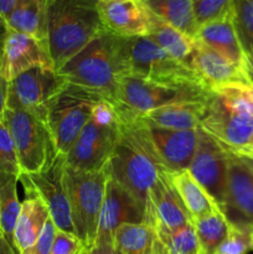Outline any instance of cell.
I'll use <instances>...</instances> for the list:
<instances>
[{"label": "cell", "instance_id": "obj_8", "mask_svg": "<svg viewBox=\"0 0 253 254\" xmlns=\"http://www.w3.org/2000/svg\"><path fill=\"white\" fill-rule=\"evenodd\" d=\"M123 44L128 68L126 76L164 86H203L192 68L170 56L149 36L124 37Z\"/></svg>", "mask_w": 253, "mask_h": 254}, {"label": "cell", "instance_id": "obj_1", "mask_svg": "<svg viewBox=\"0 0 253 254\" xmlns=\"http://www.w3.org/2000/svg\"><path fill=\"white\" fill-rule=\"evenodd\" d=\"M108 165L111 178L130 192L144 210L153 186L168 173L149 129L138 121L122 122L121 138Z\"/></svg>", "mask_w": 253, "mask_h": 254}, {"label": "cell", "instance_id": "obj_34", "mask_svg": "<svg viewBox=\"0 0 253 254\" xmlns=\"http://www.w3.org/2000/svg\"><path fill=\"white\" fill-rule=\"evenodd\" d=\"M232 1L233 0H193V14L197 27L228 14Z\"/></svg>", "mask_w": 253, "mask_h": 254}, {"label": "cell", "instance_id": "obj_30", "mask_svg": "<svg viewBox=\"0 0 253 254\" xmlns=\"http://www.w3.org/2000/svg\"><path fill=\"white\" fill-rule=\"evenodd\" d=\"M192 225L197 236L200 254H215L231 227V222L221 210L197 218Z\"/></svg>", "mask_w": 253, "mask_h": 254}, {"label": "cell", "instance_id": "obj_18", "mask_svg": "<svg viewBox=\"0 0 253 254\" xmlns=\"http://www.w3.org/2000/svg\"><path fill=\"white\" fill-rule=\"evenodd\" d=\"M227 197L223 213L232 223L253 227V171L238 155L228 151Z\"/></svg>", "mask_w": 253, "mask_h": 254}, {"label": "cell", "instance_id": "obj_46", "mask_svg": "<svg viewBox=\"0 0 253 254\" xmlns=\"http://www.w3.org/2000/svg\"><path fill=\"white\" fill-rule=\"evenodd\" d=\"M241 159H242L243 161H245L246 164H247L248 168L251 169V170L253 171V159H250V158H245V156H240Z\"/></svg>", "mask_w": 253, "mask_h": 254}, {"label": "cell", "instance_id": "obj_47", "mask_svg": "<svg viewBox=\"0 0 253 254\" xmlns=\"http://www.w3.org/2000/svg\"><path fill=\"white\" fill-rule=\"evenodd\" d=\"M246 92H247V94H248V97H250L251 101L253 102V86L246 87Z\"/></svg>", "mask_w": 253, "mask_h": 254}, {"label": "cell", "instance_id": "obj_5", "mask_svg": "<svg viewBox=\"0 0 253 254\" xmlns=\"http://www.w3.org/2000/svg\"><path fill=\"white\" fill-rule=\"evenodd\" d=\"M111 179L109 165L96 171H81L66 166V185L68 193L72 226L82 243L83 252L96 245L99 215Z\"/></svg>", "mask_w": 253, "mask_h": 254}, {"label": "cell", "instance_id": "obj_9", "mask_svg": "<svg viewBox=\"0 0 253 254\" xmlns=\"http://www.w3.org/2000/svg\"><path fill=\"white\" fill-rule=\"evenodd\" d=\"M4 123L12 138L21 173H40L52 165L59 153L45 119L29 112L6 108Z\"/></svg>", "mask_w": 253, "mask_h": 254}, {"label": "cell", "instance_id": "obj_29", "mask_svg": "<svg viewBox=\"0 0 253 254\" xmlns=\"http://www.w3.org/2000/svg\"><path fill=\"white\" fill-rule=\"evenodd\" d=\"M19 176L0 171V232L14 247V228L21 208L17 196Z\"/></svg>", "mask_w": 253, "mask_h": 254}, {"label": "cell", "instance_id": "obj_39", "mask_svg": "<svg viewBox=\"0 0 253 254\" xmlns=\"http://www.w3.org/2000/svg\"><path fill=\"white\" fill-rule=\"evenodd\" d=\"M7 98V82L2 78L0 73V122L4 121V113L6 109Z\"/></svg>", "mask_w": 253, "mask_h": 254}, {"label": "cell", "instance_id": "obj_31", "mask_svg": "<svg viewBox=\"0 0 253 254\" xmlns=\"http://www.w3.org/2000/svg\"><path fill=\"white\" fill-rule=\"evenodd\" d=\"M158 246L155 254H200L197 236L192 223L176 231L156 230Z\"/></svg>", "mask_w": 253, "mask_h": 254}, {"label": "cell", "instance_id": "obj_45", "mask_svg": "<svg viewBox=\"0 0 253 254\" xmlns=\"http://www.w3.org/2000/svg\"><path fill=\"white\" fill-rule=\"evenodd\" d=\"M247 71H248V74H250L251 79H252L253 82V56L247 57Z\"/></svg>", "mask_w": 253, "mask_h": 254}, {"label": "cell", "instance_id": "obj_12", "mask_svg": "<svg viewBox=\"0 0 253 254\" xmlns=\"http://www.w3.org/2000/svg\"><path fill=\"white\" fill-rule=\"evenodd\" d=\"M228 150L213 136L198 129V140L195 155L189 171L195 180L212 196L223 212L227 197Z\"/></svg>", "mask_w": 253, "mask_h": 254}, {"label": "cell", "instance_id": "obj_14", "mask_svg": "<svg viewBox=\"0 0 253 254\" xmlns=\"http://www.w3.org/2000/svg\"><path fill=\"white\" fill-rule=\"evenodd\" d=\"M144 221L145 210L143 206L123 186L109 179L99 215L96 245H113L114 233L122 225Z\"/></svg>", "mask_w": 253, "mask_h": 254}, {"label": "cell", "instance_id": "obj_16", "mask_svg": "<svg viewBox=\"0 0 253 254\" xmlns=\"http://www.w3.org/2000/svg\"><path fill=\"white\" fill-rule=\"evenodd\" d=\"M32 67L54 68L49 51L34 37L7 29L0 56V73L2 78L9 83Z\"/></svg>", "mask_w": 253, "mask_h": 254}, {"label": "cell", "instance_id": "obj_17", "mask_svg": "<svg viewBox=\"0 0 253 254\" xmlns=\"http://www.w3.org/2000/svg\"><path fill=\"white\" fill-rule=\"evenodd\" d=\"M144 222L161 231H176L192 223L190 213L169 179V173L163 174L149 192Z\"/></svg>", "mask_w": 253, "mask_h": 254}, {"label": "cell", "instance_id": "obj_36", "mask_svg": "<svg viewBox=\"0 0 253 254\" xmlns=\"http://www.w3.org/2000/svg\"><path fill=\"white\" fill-rule=\"evenodd\" d=\"M82 251L83 247L76 235L56 230L50 254H78Z\"/></svg>", "mask_w": 253, "mask_h": 254}, {"label": "cell", "instance_id": "obj_33", "mask_svg": "<svg viewBox=\"0 0 253 254\" xmlns=\"http://www.w3.org/2000/svg\"><path fill=\"white\" fill-rule=\"evenodd\" d=\"M253 251V227L247 223H232L215 254H248Z\"/></svg>", "mask_w": 253, "mask_h": 254}, {"label": "cell", "instance_id": "obj_42", "mask_svg": "<svg viewBox=\"0 0 253 254\" xmlns=\"http://www.w3.org/2000/svg\"><path fill=\"white\" fill-rule=\"evenodd\" d=\"M0 254H16L14 247L9 243V241L0 232Z\"/></svg>", "mask_w": 253, "mask_h": 254}, {"label": "cell", "instance_id": "obj_40", "mask_svg": "<svg viewBox=\"0 0 253 254\" xmlns=\"http://www.w3.org/2000/svg\"><path fill=\"white\" fill-rule=\"evenodd\" d=\"M17 1L19 0H0V17L4 20L6 19Z\"/></svg>", "mask_w": 253, "mask_h": 254}, {"label": "cell", "instance_id": "obj_6", "mask_svg": "<svg viewBox=\"0 0 253 254\" xmlns=\"http://www.w3.org/2000/svg\"><path fill=\"white\" fill-rule=\"evenodd\" d=\"M211 93L201 84L164 86L138 77L124 76L119 81L113 106L122 122H130L140 114L164 106L206 102Z\"/></svg>", "mask_w": 253, "mask_h": 254}, {"label": "cell", "instance_id": "obj_4", "mask_svg": "<svg viewBox=\"0 0 253 254\" xmlns=\"http://www.w3.org/2000/svg\"><path fill=\"white\" fill-rule=\"evenodd\" d=\"M246 87L231 86L212 92L200 126L236 155L243 153L253 139V102Z\"/></svg>", "mask_w": 253, "mask_h": 254}, {"label": "cell", "instance_id": "obj_28", "mask_svg": "<svg viewBox=\"0 0 253 254\" xmlns=\"http://www.w3.org/2000/svg\"><path fill=\"white\" fill-rule=\"evenodd\" d=\"M153 15L195 39L197 24L193 14V0H141Z\"/></svg>", "mask_w": 253, "mask_h": 254}, {"label": "cell", "instance_id": "obj_48", "mask_svg": "<svg viewBox=\"0 0 253 254\" xmlns=\"http://www.w3.org/2000/svg\"><path fill=\"white\" fill-rule=\"evenodd\" d=\"M97 1H131V0H97Z\"/></svg>", "mask_w": 253, "mask_h": 254}, {"label": "cell", "instance_id": "obj_7", "mask_svg": "<svg viewBox=\"0 0 253 254\" xmlns=\"http://www.w3.org/2000/svg\"><path fill=\"white\" fill-rule=\"evenodd\" d=\"M104 99L97 92L67 82L47 106L46 123L54 136L57 153L66 156L91 121L94 107Z\"/></svg>", "mask_w": 253, "mask_h": 254}, {"label": "cell", "instance_id": "obj_41", "mask_svg": "<svg viewBox=\"0 0 253 254\" xmlns=\"http://www.w3.org/2000/svg\"><path fill=\"white\" fill-rule=\"evenodd\" d=\"M83 254H114L113 253V245H96L88 252H83Z\"/></svg>", "mask_w": 253, "mask_h": 254}, {"label": "cell", "instance_id": "obj_19", "mask_svg": "<svg viewBox=\"0 0 253 254\" xmlns=\"http://www.w3.org/2000/svg\"><path fill=\"white\" fill-rule=\"evenodd\" d=\"M98 11L104 30L114 36H148L150 12L140 0L98 1Z\"/></svg>", "mask_w": 253, "mask_h": 254}, {"label": "cell", "instance_id": "obj_44", "mask_svg": "<svg viewBox=\"0 0 253 254\" xmlns=\"http://www.w3.org/2000/svg\"><path fill=\"white\" fill-rule=\"evenodd\" d=\"M235 155H236V154H235ZM238 156H245V158L253 159V139H252V141H251L250 145H248V148L246 149L243 153H241Z\"/></svg>", "mask_w": 253, "mask_h": 254}, {"label": "cell", "instance_id": "obj_24", "mask_svg": "<svg viewBox=\"0 0 253 254\" xmlns=\"http://www.w3.org/2000/svg\"><path fill=\"white\" fill-rule=\"evenodd\" d=\"M5 22L7 29L34 37L49 51L47 0H19Z\"/></svg>", "mask_w": 253, "mask_h": 254}, {"label": "cell", "instance_id": "obj_22", "mask_svg": "<svg viewBox=\"0 0 253 254\" xmlns=\"http://www.w3.org/2000/svg\"><path fill=\"white\" fill-rule=\"evenodd\" d=\"M205 111L206 102H185L153 109L138 116L134 121L153 129L191 130L200 128Z\"/></svg>", "mask_w": 253, "mask_h": 254}, {"label": "cell", "instance_id": "obj_3", "mask_svg": "<svg viewBox=\"0 0 253 254\" xmlns=\"http://www.w3.org/2000/svg\"><path fill=\"white\" fill-rule=\"evenodd\" d=\"M123 39L103 32L57 72L69 83L97 92L113 104L119 81L128 74Z\"/></svg>", "mask_w": 253, "mask_h": 254}, {"label": "cell", "instance_id": "obj_23", "mask_svg": "<svg viewBox=\"0 0 253 254\" xmlns=\"http://www.w3.org/2000/svg\"><path fill=\"white\" fill-rule=\"evenodd\" d=\"M49 218V210L40 198L26 197L22 201L12 236L16 254L34 253L37 241Z\"/></svg>", "mask_w": 253, "mask_h": 254}, {"label": "cell", "instance_id": "obj_27", "mask_svg": "<svg viewBox=\"0 0 253 254\" xmlns=\"http://www.w3.org/2000/svg\"><path fill=\"white\" fill-rule=\"evenodd\" d=\"M156 246V230L145 222L124 223L113 236L114 254H155Z\"/></svg>", "mask_w": 253, "mask_h": 254}, {"label": "cell", "instance_id": "obj_11", "mask_svg": "<svg viewBox=\"0 0 253 254\" xmlns=\"http://www.w3.org/2000/svg\"><path fill=\"white\" fill-rule=\"evenodd\" d=\"M66 83L56 69L32 67L7 83L6 108L29 112L46 121L47 106Z\"/></svg>", "mask_w": 253, "mask_h": 254}, {"label": "cell", "instance_id": "obj_49", "mask_svg": "<svg viewBox=\"0 0 253 254\" xmlns=\"http://www.w3.org/2000/svg\"><path fill=\"white\" fill-rule=\"evenodd\" d=\"M78 254H83V253H82V252H81V253H78Z\"/></svg>", "mask_w": 253, "mask_h": 254}, {"label": "cell", "instance_id": "obj_15", "mask_svg": "<svg viewBox=\"0 0 253 254\" xmlns=\"http://www.w3.org/2000/svg\"><path fill=\"white\" fill-rule=\"evenodd\" d=\"M189 67L192 68L203 86L211 92L231 86H253L246 69L236 66L197 40Z\"/></svg>", "mask_w": 253, "mask_h": 254}, {"label": "cell", "instance_id": "obj_10", "mask_svg": "<svg viewBox=\"0 0 253 254\" xmlns=\"http://www.w3.org/2000/svg\"><path fill=\"white\" fill-rule=\"evenodd\" d=\"M66 166V156L59 154L46 170L20 174L19 183L24 188L26 197H37L45 203L57 230L74 235L67 193Z\"/></svg>", "mask_w": 253, "mask_h": 254}, {"label": "cell", "instance_id": "obj_21", "mask_svg": "<svg viewBox=\"0 0 253 254\" xmlns=\"http://www.w3.org/2000/svg\"><path fill=\"white\" fill-rule=\"evenodd\" d=\"M195 40L247 71V56L238 40L231 11L222 17L198 26Z\"/></svg>", "mask_w": 253, "mask_h": 254}, {"label": "cell", "instance_id": "obj_26", "mask_svg": "<svg viewBox=\"0 0 253 254\" xmlns=\"http://www.w3.org/2000/svg\"><path fill=\"white\" fill-rule=\"evenodd\" d=\"M148 36L170 56L189 66V61L196 49V40L193 37L188 36L151 12Z\"/></svg>", "mask_w": 253, "mask_h": 254}, {"label": "cell", "instance_id": "obj_43", "mask_svg": "<svg viewBox=\"0 0 253 254\" xmlns=\"http://www.w3.org/2000/svg\"><path fill=\"white\" fill-rule=\"evenodd\" d=\"M6 34H7L6 22H5L4 19L0 17V56H1L2 46H4V41H5V37H6Z\"/></svg>", "mask_w": 253, "mask_h": 254}, {"label": "cell", "instance_id": "obj_32", "mask_svg": "<svg viewBox=\"0 0 253 254\" xmlns=\"http://www.w3.org/2000/svg\"><path fill=\"white\" fill-rule=\"evenodd\" d=\"M231 12L246 56H253V0H233Z\"/></svg>", "mask_w": 253, "mask_h": 254}, {"label": "cell", "instance_id": "obj_25", "mask_svg": "<svg viewBox=\"0 0 253 254\" xmlns=\"http://www.w3.org/2000/svg\"><path fill=\"white\" fill-rule=\"evenodd\" d=\"M169 179L175 188L179 197L183 201L184 206L190 213L192 222L197 218L221 210L212 196L191 175L189 169L178 173H169Z\"/></svg>", "mask_w": 253, "mask_h": 254}, {"label": "cell", "instance_id": "obj_37", "mask_svg": "<svg viewBox=\"0 0 253 254\" xmlns=\"http://www.w3.org/2000/svg\"><path fill=\"white\" fill-rule=\"evenodd\" d=\"M92 119L96 121L97 123L104 124V126H112V124H117L121 122L114 106L107 99H102L101 102L97 103L93 109V113H92Z\"/></svg>", "mask_w": 253, "mask_h": 254}, {"label": "cell", "instance_id": "obj_20", "mask_svg": "<svg viewBox=\"0 0 253 254\" xmlns=\"http://www.w3.org/2000/svg\"><path fill=\"white\" fill-rule=\"evenodd\" d=\"M148 129L168 173L188 170L195 155L200 128L191 130Z\"/></svg>", "mask_w": 253, "mask_h": 254}, {"label": "cell", "instance_id": "obj_38", "mask_svg": "<svg viewBox=\"0 0 253 254\" xmlns=\"http://www.w3.org/2000/svg\"><path fill=\"white\" fill-rule=\"evenodd\" d=\"M56 226L52 222L51 218H49L45 225L44 230H42L41 236H40L39 241L36 243L34 253L32 254H50L51 253L52 242H54L55 233H56Z\"/></svg>", "mask_w": 253, "mask_h": 254}, {"label": "cell", "instance_id": "obj_13", "mask_svg": "<svg viewBox=\"0 0 253 254\" xmlns=\"http://www.w3.org/2000/svg\"><path fill=\"white\" fill-rule=\"evenodd\" d=\"M121 130L122 122L104 126L91 118L66 155L67 166L81 171L104 168L118 144Z\"/></svg>", "mask_w": 253, "mask_h": 254}, {"label": "cell", "instance_id": "obj_35", "mask_svg": "<svg viewBox=\"0 0 253 254\" xmlns=\"http://www.w3.org/2000/svg\"><path fill=\"white\" fill-rule=\"evenodd\" d=\"M0 171L17 176L21 174L12 138L4 121L0 122Z\"/></svg>", "mask_w": 253, "mask_h": 254}, {"label": "cell", "instance_id": "obj_2", "mask_svg": "<svg viewBox=\"0 0 253 254\" xmlns=\"http://www.w3.org/2000/svg\"><path fill=\"white\" fill-rule=\"evenodd\" d=\"M103 32L97 0H47V44L56 71Z\"/></svg>", "mask_w": 253, "mask_h": 254}]
</instances>
